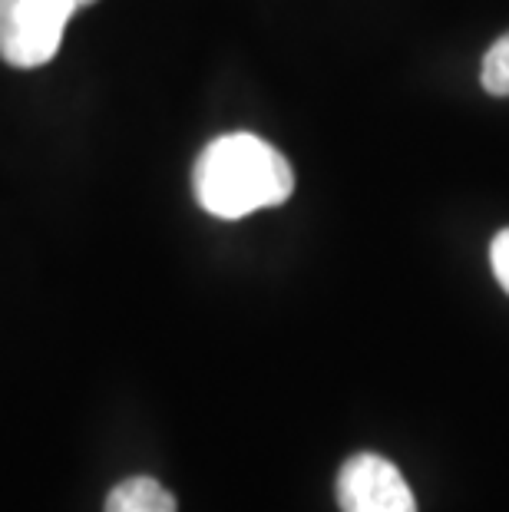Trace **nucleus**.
Listing matches in <instances>:
<instances>
[{
    "label": "nucleus",
    "mask_w": 509,
    "mask_h": 512,
    "mask_svg": "<svg viewBox=\"0 0 509 512\" xmlns=\"http://www.w3.org/2000/svg\"><path fill=\"white\" fill-rule=\"evenodd\" d=\"M199 205L215 219H245L258 209L288 202L295 172L281 152L252 133L212 139L192 169Z\"/></svg>",
    "instance_id": "1"
},
{
    "label": "nucleus",
    "mask_w": 509,
    "mask_h": 512,
    "mask_svg": "<svg viewBox=\"0 0 509 512\" xmlns=\"http://www.w3.org/2000/svg\"><path fill=\"white\" fill-rule=\"evenodd\" d=\"M96 0H0V60L37 70L57 57L63 30Z\"/></svg>",
    "instance_id": "2"
},
{
    "label": "nucleus",
    "mask_w": 509,
    "mask_h": 512,
    "mask_svg": "<svg viewBox=\"0 0 509 512\" xmlns=\"http://www.w3.org/2000/svg\"><path fill=\"white\" fill-rule=\"evenodd\" d=\"M103 512H176V496L153 476H129L113 486Z\"/></svg>",
    "instance_id": "4"
},
{
    "label": "nucleus",
    "mask_w": 509,
    "mask_h": 512,
    "mask_svg": "<svg viewBox=\"0 0 509 512\" xmlns=\"http://www.w3.org/2000/svg\"><path fill=\"white\" fill-rule=\"evenodd\" d=\"M490 265H493L496 281H500V288L509 294V228L496 232L493 245H490Z\"/></svg>",
    "instance_id": "6"
},
{
    "label": "nucleus",
    "mask_w": 509,
    "mask_h": 512,
    "mask_svg": "<svg viewBox=\"0 0 509 512\" xmlns=\"http://www.w3.org/2000/svg\"><path fill=\"white\" fill-rule=\"evenodd\" d=\"M341 512H417L414 489L381 453H354L338 473Z\"/></svg>",
    "instance_id": "3"
},
{
    "label": "nucleus",
    "mask_w": 509,
    "mask_h": 512,
    "mask_svg": "<svg viewBox=\"0 0 509 512\" xmlns=\"http://www.w3.org/2000/svg\"><path fill=\"white\" fill-rule=\"evenodd\" d=\"M480 83L490 96H509V34L486 50L483 67H480Z\"/></svg>",
    "instance_id": "5"
}]
</instances>
